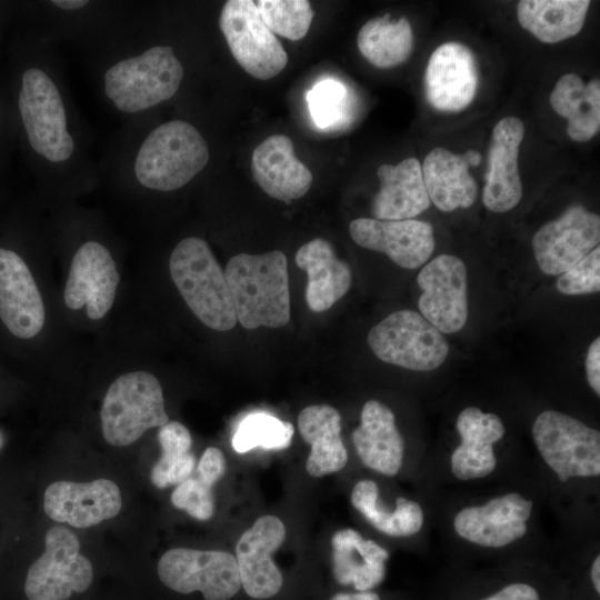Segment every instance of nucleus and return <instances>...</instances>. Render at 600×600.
Instances as JSON below:
<instances>
[{"instance_id": "obj_1", "label": "nucleus", "mask_w": 600, "mask_h": 600, "mask_svg": "<svg viewBox=\"0 0 600 600\" xmlns=\"http://www.w3.org/2000/svg\"><path fill=\"white\" fill-rule=\"evenodd\" d=\"M28 49L16 103L34 174L48 197H74L100 182L91 132L73 103L57 46L33 31Z\"/></svg>"}, {"instance_id": "obj_2", "label": "nucleus", "mask_w": 600, "mask_h": 600, "mask_svg": "<svg viewBox=\"0 0 600 600\" xmlns=\"http://www.w3.org/2000/svg\"><path fill=\"white\" fill-rule=\"evenodd\" d=\"M210 148L190 121L154 122L146 113L122 122L98 161L103 178L119 188L167 193L192 182L209 164Z\"/></svg>"}, {"instance_id": "obj_3", "label": "nucleus", "mask_w": 600, "mask_h": 600, "mask_svg": "<svg viewBox=\"0 0 600 600\" xmlns=\"http://www.w3.org/2000/svg\"><path fill=\"white\" fill-rule=\"evenodd\" d=\"M87 58L101 101L123 121L172 100L186 78L176 48L152 36L142 9L121 39Z\"/></svg>"}, {"instance_id": "obj_4", "label": "nucleus", "mask_w": 600, "mask_h": 600, "mask_svg": "<svg viewBox=\"0 0 600 600\" xmlns=\"http://www.w3.org/2000/svg\"><path fill=\"white\" fill-rule=\"evenodd\" d=\"M34 8L40 37L56 46L73 43L86 56L114 44L141 11L140 2L110 0H47Z\"/></svg>"}, {"instance_id": "obj_5", "label": "nucleus", "mask_w": 600, "mask_h": 600, "mask_svg": "<svg viewBox=\"0 0 600 600\" xmlns=\"http://www.w3.org/2000/svg\"><path fill=\"white\" fill-rule=\"evenodd\" d=\"M224 274L237 321L246 329L279 328L290 319L288 261L283 252L240 253L227 263Z\"/></svg>"}, {"instance_id": "obj_6", "label": "nucleus", "mask_w": 600, "mask_h": 600, "mask_svg": "<svg viewBox=\"0 0 600 600\" xmlns=\"http://www.w3.org/2000/svg\"><path fill=\"white\" fill-rule=\"evenodd\" d=\"M173 283L193 314L207 327L228 331L237 323L224 271L202 238L181 239L169 259Z\"/></svg>"}, {"instance_id": "obj_7", "label": "nucleus", "mask_w": 600, "mask_h": 600, "mask_svg": "<svg viewBox=\"0 0 600 600\" xmlns=\"http://www.w3.org/2000/svg\"><path fill=\"white\" fill-rule=\"evenodd\" d=\"M104 440L114 447L137 441L147 430L169 421L159 380L138 370L121 374L108 388L101 410Z\"/></svg>"}, {"instance_id": "obj_8", "label": "nucleus", "mask_w": 600, "mask_h": 600, "mask_svg": "<svg viewBox=\"0 0 600 600\" xmlns=\"http://www.w3.org/2000/svg\"><path fill=\"white\" fill-rule=\"evenodd\" d=\"M368 344L381 361L414 371H431L447 359L443 333L413 310L396 311L373 326Z\"/></svg>"}, {"instance_id": "obj_9", "label": "nucleus", "mask_w": 600, "mask_h": 600, "mask_svg": "<svg viewBox=\"0 0 600 600\" xmlns=\"http://www.w3.org/2000/svg\"><path fill=\"white\" fill-rule=\"evenodd\" d=\"M534 443L561 481L600 474V432L559 411L541 412L532 424Z\"/></svg>"}, {"instance_id": "obj_10", "label": "nucleus", "mask_w": 600, "mask_h": 600, "mask_svg": "<svg viewBox=\"0 0 600 600\" xmlns=\"http://www.w3.org/2000/svg\"><path fill=\"white\" fill-rule=\"evenodd\" d=\"M44 552L30 566L24 593L28 600H66L86 591L93 578L92 564L80 553L78 538L62 526L50 528Z\"/></svg>"}, {"instance_id": "obj_11", "label": "nucleus", "mask_w": 600, "mask_h": 600, "mask_svg": "<svg viewBox=\"0 0 600 600\" xmlns=\"http://www.w3.org/2000/svg\"><path fill=\"white\" fill-rule=\"evenodd\" d=\"M219 28L234 60L250 76L268 80L287 66L288 54L262 21L254 1H226Z\"/></svg>"}, {"instance_id": "obj_12", "label": "nucleus", "mask_w": 600, "mask_h": 600, "mask_svg": "<svg viewBox=\"0 0 600 600\" xmlns=\"http://www.w3.org/2000/svg\"><path fill=\"white\" fill-rule=\"evenodd\" d=\"M157 571L169 589L200 591L206 600H229L241 587L236 557L226 551L174 548L161 556Z\"/></svg>"}, {"instance_id": "obj_13", "label": "nucleus", "mask_w": 600, "mask_h": 600, "mask_svg": "<svg viewBox=\"0 0 600 600\" xmlns=\"http://www.w3.org/2000/svg\"><path fill=\"white\" fill-rule=\"evenodd\" d=\"M599 241V214L573 204L537 230L532 250L544 274L560 276L598 247Z\"/></svg>"}, {"instance_id": "obj_14", "label": "nucleus", "mask_w": 600, "mask_h": 600, "mask_svg": "<svg viewBox=\"0 0 600 600\" xmlns=\"http://www.w3.org/2000/svg\"><path fill=\"white\" fill-rule=\"evenodd\" d=\"M119 281L110 249L96 238L86 239L72 254L64 302L72 310L86 306L90 319H102L114 302Z\"/></svg>"}, {"instance_id": "obj_15", "label": "nucleus", "mask_w": 600, "mask_h": 600, "mask_svg": "<svg viewBox=\"0 0 600 600\" xmlns=\"http://www.w3.org/2000/svg\"><path fill=\"white\" fill-rule=\"evenodd\" d=\"M417 282L422 290L420 314L442 333L461 330L469 316L464 262L453 254H440L423 266Z\"/></svg>"}, {"instance_id": "obj_16", "label": "nucleus", "mask_w": 600, "mask_h": 600, "mask_svg": "<svg viewBox=\"0 0 600 600\" xmlns=\"http://www.w3.org/2000/svg\"><path fill=\"white\" fill-rule=\"evenodd\" d=\"M352 240L362 248L386 253L397 266L417 269L432 256L436 247L429 222L358 218L350 222Z\"/></svg>"}, {"instance_id": "obj_17", "label": "nucleus", "mask_w": 600, "mask_h": 600, "mask_svg": "<svg viewBox=\"0 0 600 600\" xmlns=\"http://www.w3.org/2000/svg\"><path fill=\"white\" fill-rule=\"evenodd\" d=\"M478 86L477 60L467 46L450 41L433 50L426 68L424 90L434 109L456 112L467 108Z\"/></svg>"}, {"instance_id": "obj_18", "label": "nucleus", "mask_w": 600, "mask_h": 600, "mask_svg": "<svg viewBox=\"0 0 600 600\" xmlns=\"http://www.w3.org/2000/svg\"><path fill=\"white\" fill-rule=\"evenodd\" d=\"M286 528L271 514L260 517L246 530L236 547L240 583L248 596L267 599L279 592L282 576L272 560V553L283 543Z\"/></svg>"}, {"instance_id": "obj_19", "label": "nucleus", "mask_w": 600, "mask_h": 600, "mask_svg": "<svg viewBox=\"0 0 600 600\" xmlns=\"http://www.w3.org/2000/svg\"><path fill=\"white\" fill-rule=\"evenodd\" d=\"M43 508L56 522L89 528L119 513L121 493L109 479L83 483L60 480L46 489Z\"/></svg>"}, {"instance_id": "obj_20", "label": "nucleus", "mask_w": 600, "mask_h": 600, "mask_svg": "<svg viewBox=\"0 0 600 600\" xmlns=\"http://www.w3.org/2000/svg\"><path fill=\"white\" fill-rule=\"evenodd\" d=\"M0 319L17 338L31 339L43 328L46 310L24 260L0 247Z\"/></svg>"}, {"instance_id": "obj_21", "label": "nucleus", "mask_w": 600, "mask_h": 600, "mask_svg": "<svg viewBox=\"0 0 600 600\" xmlns=\"http://www.w3.org/2000/svg\"><path fill=\"white\" fill-rule=\"evenodd\" d=\"M523 138L524 124L517 117L502 118L492 130L482 190V202L492 212L510 211L521 201L518 156Z\"/></svg>"}, {"instance_id": "obj_22", "label": "nucleus", "mask_w": 600, "mask_h": 600, "mask_svg": "<svg viewBox=\"0 0 600 600\" xmlns=\"http://www.w3.org/2000/svg\"><path fill=\"white\" fill-rule=\"evenodd\" d=\"M532 501L519 493L496 497L483 506L463 508L457 513L453 527L466 540L490 548L512 543L527 532Z\"/></svg>"}, {"instance_id": "obj_23", "label": "nucleus", "mask_w": 600, "mask_h": 600, "mask_svg": "<svg viewBox=\"0 0 600 600\" xmlns=\"http://www.w3.org/2000/svg\"><path fill=\"white\" fill-rule=\"evenodd\" d=\"M251 171L268 196L286 202L301 198L312 184L310 170L296 158L292 141L283 134L270 136L256 147Z\"/></svg>"}, {"instance_id": "obj_24", "label": "nucleus", "mask_w": 600, "mask_h": 600, "mask_svg": "<svg viewBox=\"0 0 600 600\" xmlns=\"http://www.w3.org/2000/svg\"><path fill=\"white\" fill-rule=\"evenodd\" d=\"M456 428L461 443L451 456L453 474L461 480L490 474L497 466L493 444L506 432L501 419L477 407H467L459 413Z\"/></svg>"}, {"instance_id": "obj_25", "label": "nucleus", "mask_w": 600, "mask_h": 600, "mask_svg": "<svg viewBox=\"0 0 600 600\" xmlns=\"http://www.w3.org/2000/svg\"><path fill=\"white\" fill-rule=\"evenodd\" d=\"M352 441L362 463L384 476L399 472L404 442L396 426L393 412L378 400L364 403L360 426L352 432Z\"/></svg>"}, {"instance_id": "obj_26", "label": "nucleus", "mask_w": 600, "mask_h": 600, "mask_svg": "<svg viewBox=\"0 0 600 600\" xmlns=\"http://www.w3.org/2000/svg\"><path fill=\"white\" fill-rule=\"evenodd\" d=\"M377 174L380 189L374 194L371 211L378 220L412 219L430 207L421 163L407 158L398 164H381Z\"/></svg>"}, {"instance_id": "obj_27", "label": "nucleus", "mask_w": 600, "mask_h": 600, "mask_svg": "<svg viewBox=\"0 0 600 600\" xmlns=\"http://www.w3.org/2000/svg\"><path fill=\"white\" fill-rule=\"evenodd\" d=\"M296 263L308 274L306 300L314 312L330 309L351 286L350 267L336 256L331 243L322 238L301 246L296 253Z\"/></svg>"}, {"instance_id": "obj_28", "label": "nucleus", "mask_w": 600, "mask_h": 600, "mask_svg": "<svg viewBox=\"0 0 600 600\" xmlns=\"http://www.w3.org/2000/svg\"><path fill=\"white\" fill-rule=\"evenodd\" d=\"M470 167L464 153L433 148L421 164L430 202L443 212L471 207L478 197V183L469 172Z\"/></svg>"}, {"instance_id": "obj_29", "label": "nucleus", "mask_w": 600, "mask_h": 600, "mask_svg": "<svg viewBox=\"0 0 600 600\" xmlns=\"http://www.w3.org/2000/svg\"><path fill=\"white\" fill-rule=\"evenodd\" d=\"M332 571L341 584L368 591L382 582L389 552L353 529L337 531L331 539Z\"/></svg>"}, {"instance_id": "obj_30", "label": "nucleus", "mask_w": 600, "mask_h": 600, "mask_svg": "<svg viewBox=\"0 0 600 600\" xmlns=\"http://www.w3.org/2000/svg\"><path fill=\"white\" fill-rule=\"evenodd\" d=\"M302 439L311 450L306 468L312 477H323L340 471L348 461V452L341 439V417L328 404L304 408L298 417Z\"/></svg>"}, {"instance_id": "obj_31", "label": "nucleus", "mask_w": 600, "mask_h": 600, "mask_svg": "<svg viewBox=\"0 0 600 600\" xmlns=\"http://www.w3.org/2000/svg\"><path fill=\"white\" fill-rule=\"evenodd\" d=\"M553 110L568 120L567 134L574 142H587L600 130V81L588 83L576 73H566L550 94Z\"/></svg>"}, {"instance_id": "obj_32", "label": "nucleus", "mask_w": 600, "mask_h": 600, "mask_svg": "<svg viewBox=\"0 0 600 600\" xmlns=\"http://www.w3.org/2000/svg\"><path fill=\"white\" fill-rule=\"evenodd\" d=\"M589 7V0H521L517 18L541 42L557 43L581 31Z\"/></svg>"}, {"instance_id": "obj_33", "label": "nucleus", "mask_w": 600, "mask_h": 600, "mask_svg": "<svg viewBox=\"0 0 600 600\" xmlns=\"http://www.w3.org/2000/svg\"><path fill=\"white\" fill-rule=\"evenodd\" d=\"M360 53L374 67L388 69L406 62L413 49L408 19L391 20L390 14L367 21L357 37Z\"/></svg>"}, {"instance_id": "obj_34", "label": "nucleus", "mask_w": 600, "mask_h": 600, "mask_svg": "<svg viewBox=\"0 0 600 600\" xmlns=\"http://www.w3.org/2000/svg\"><path fill=\"white\" fill-rule=\"evenodd\" d=\"M379 490L374 481L360 480L351 492L352 506L380 532L390 537H410L423 524V512L419 503L399 497L396 509L387 511L379 502Z\"/></svg>"}, {"instance_id": "obj_35", "label": "nucleus", "mask_w": 600, "mask_h": 600, "mask_svg": "<svg viewBox=\"0 0 600 600\" xmlns=\"http://www.w3.org/2000/svg\"><path fill=\"white\" fill-rule=\"evenodd\" d=\"M158 440L162 454L151 470L152 483L160 489L181 483L190 477L196 464L190 452L189 430L178 421H168L160 427Z\"/></svg>"}, {"instance_id": "obj_36", "label": "nucleus", "mask_w": 600, "mask_h": 600, "mask_svg": "<svg viewBox=\"0 0 600 600\" xmlns=\"http://www.w3.org/2000/svg\"><path fill=\"white\" fill-rule=\"evenodd\" d=\"M293 437V426L263 411L247 414L232 437V448L244 453L253 448L284 449Z\"/></svg>"}, {"instance_id": "obj_37", "label": "nucleus", "mask_w": 600, "mask_h": 600, "mask_svg": "<svg viewBox=\"0 0 600 600\" xmlns=\"http://www.w3.org/2000/svg\"><path fill=\"white\" fill-rule=\"evenodd\" d=\"M254 4L273 34L293 41L307 34L314 16L307 0H259L254 1Z\"/></svg>"}, {"instance_id": "obj_38", "label": "nucleus", "mask_w": 600, "mask_h": 600, "mask_svg": "<svg viewBox=\"0 0 600 600\" xmlns=\"http://www.w3.org/2000/svg\"><path fill=\"white\" fill-rule=\"evenodd\" d=\"M347 89L340 81L326 78L317 82L307 94L311 119L320 129L336 127L344 117Z\"/></svg>"}, {"instance_id": "obj_39", "label": "nucleus", "mask_w": 600, "mask_h": 600, "mask_svg": "<svg viewBox=\"0 0 600 600\" xmlns=\"http://www.w3.org/2000/svg\"><path fill=\"white\" fill-rule=\"evenodd\" d=\"M557 289L566 296L590 294L600 291V247H596L557 280Z\"/></svg>"}, {"instance_id": "obj_40", "label": "nucleus", "mask_w": 600, "mask_h": 600, "mask_svg": "<svg viewBox=\"0 0 600 600\" xmlns=\"http://www.w3.org/2000/svg\"><path fill=\"white\" fill-rule=\"evenodd\" d=\"M172 504L198 520H209L214 510L211 487L197 478H188L173 490Z\"/></svg>"}, {"instance_id": "obj_41", "label": "nucleus", "mask_w": 600, "mask_h": 600, "mask_svg": "<svg viewBox=\"0 0 600 600\" xmlns=\"http://www.w3.org/2000/svg\"><path fill=\"white\" fill-rule=\"evenodd\" d=\"M197 471L198 478L212 488L226 471V458L222 451L214 447L207 448Z\"/></svg>"}, {"instance_id": "obj_42", "label": "nucleus", "mask_w": 600, "mask_h": 600, "mask_svg": "<svg viewBox=\"0 0 600 600\" xmlns=\"http://www.w3.org/2000/svg\"><path fill=\"white\" fill-rule=\"evenodd\" d=\"M587 381L593 392L600 394V337L589 346L586 357Z\"/></svg>"}, {"instance_id": "obj_43", "label": "nucleus", "mask_w": 600, "mask_h": 600, "mask_svg": "<svg viewBox=\"0 0 600 600\" xmlns=\"http://www.w3.org/2000/svg\"><path fill=\"white\" fill-rule=\"evenodd\" d=\"M483 600H540L536 589L527 583H512Z\"/></svg>"}, {"instance_id": "obj_44", "label": "nucleus", "mask_w": 600, "mask_h": 600, "mask_svg": "<svg viewBox=\"0 0 600 600\" xmlns=\"http://www.w3.org/2000/svg\"><path fill=\"white\" fill-rule=\"evenodd\" d=\"M330 600H380V598L374 592L360 591L358 593H338Z\"/></svg>"}, {"instance_id": "obj_45", "label": "nucleus", "mask_w": 600, "mask_h": 600, "mask_svg": "<svg viewBox=\"0 0 600 600\" xmlns=\"http://www.w3.org/2000/svg\"><path fill=\"white\" fill-rule=\"evenodd\" d=\"M591 580L597 593H600V558L596 557L591 567Z\"/></svg>"}, {"instance_id": "obj_46", "label": "nucleus", "mask_w": 600, "mask_h": 600, "mask_svg": "<svg viewBox=\"0 0 600 600\" xmlns=\"http://www.w3.org/2000/svg\"><path fill=\"white\" fill-rule=\"evenodd\" d=\"M0 120H1V111H0Z\"/></svg>"}, {"instance_id": "obj_47", "label": "nucleus", "mask_w": 600, "mask_h": 600, "mask_svg": "<svg viewBox=\"0 0 600 600\" xmlns=\"http://www.w3.org/2000/svg\"><path fill=\"white\" fill-rule=\"evenodd\" d=\"M0 443H1V440H0Z\"/></svg>"}]
</instances>
